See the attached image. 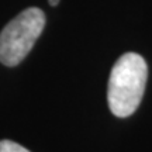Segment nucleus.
I'll return each instance as SVG.
<instances>
[{
  "instance_id": "1",
  "label": "nucleus",
  "mask_w": 152,
  "mask_h": 152,
  "mask_svg": "<svg viewBox=\"0 0 152 152\" xmlns=\"http://www.w3.org/2000/svg\"><path fill=\"white\" fill-rule=\"evenodd\" d=\"M148 77L145 59L135 52L121 55L114 64L109 79L107 102L115 117L124 118L141 103Z\"/></svg>"
},
{
  "instance_id": "2",
  "label": "nucleus",
  "mask_w": 152,
  "mask_h": 152,
  "mask_svg": "<svg viewBox=\"0 0 152 152\" xmlns=\"http://www.w3.org/2000/svg\"><path fill=\"white\" fill-rule=\"evenodd\" d=\"M45 26V14L30 7L16 16L0 33V62L16 66L31 51Z\"/></svg>"
},
{
  "instance_id": "3",
  "label": "nucleus",
  "mask_w": 152,
  "mask_h": 152,
  "mask_svg": "<svg viewBox=\"0 0 152 152\" xmlns=\"http://www.w3.org/2000/svg\"><path fill=\"white\" fill-rule=\"evenodd\" d=\"M0 152H30L27 148L21 147L20 144L13 142L10 140H3L0 141Z\"/></svg>"
},
{
  "instance_id": "4",
  "label": "nucleus",
  "mask_w": 152,
  "mask_h": 152,
  "mask_svg": "<svg viewBox=\"0 0 152 152\" xmlns=\"http://www.w3.org/2000/svg\"><path fill=\"white\" fill-rule=\"evenodd\" d=\"M58 3H59V0H49V4L51 6H58Z\"/></svg>"
}]
</instances>
